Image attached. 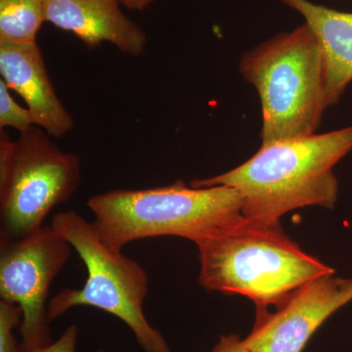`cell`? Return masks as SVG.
<instances>
[{"mask_svg": "<svg viewBox=\"0 0 352 352\" xmlns=\"http://www.w3.org/2000/svg\"><path fill=\"white\" fill-rule=\"evenodd\" d=\"M34 126L13 140L0 131V239H19L43 226L51 210L82 182L80 159Z\"/></svg>", "mask_w": 352, "mask_h": 352, "instance_id": "6", "label": "cell"}, {"mask_svg": "<svg viewBox=\"0 0 352 352\" xmlns=\"http://www.w3.org/2000/svg\"><path fill=\"white\" fill-rule=\"evenodd\" d=\"M351 151L352 126L261 145L237 168L190 185L232 187L242 197L245 219L280 221L298 208H335L339 184L333 168Z\"/></svg>", "mask_w": 352, "mask_h": 352, "instance_id": "1", "label": "cell"}, {"mask_svg": "<svg viewBox=\"0 0 352 352\" xmlns=\"http://www.w3.org/2000/svg\"><path fill=\"white\" fill-rule=\"evenodd\" d=\"M0 76L25 102L34 126L55 138L74 129L75 122L57 96L38 43H0Z\"/></svg>", "mask_w": 352, "mask_h": 352, "instance_id": "10", "label": "cell"}, {"mask_svg": "<svg viewBox=\"0 0 352 352\" xmlns=\"http://www.w3.org/2000/svg\"><path fill=\"white\" fill-rule=\"evenodd\" d=\"M199 284L242 295L256 307L277 305L296 289L335 270L302 251L280 221L242 219L197 244Z\"/></svg>", "mask_w": 352, "mask_h": 352, "instance_id": "2", "label": "cell"}, {"mask_svg": "<svg viewBox=\"0 0 352 352\" xmlns=\"http://www.w3.org/2000/svg\"><path fill=\"white\" fill-rule=\"evenodd\" d=\"M118 0H43L44 21L75 34L87 48L103 43L139 57L147 46V34L122 13Z\"/></svg>", "mask_w": 352, "mask_h": 352, "instance_id": "9", "label": "cell"}, {"mask_svg": "<svg viewBox=\"0 0 352 352\" xmlns=\"http://www.w3.org/2000/svg\"><path fill=\"white\" fill-rule=\"evenodd\" d=\"M50 226L68 241L87 270L82 288L63 289L50 298V323L74 307L98 308L124 322L145 352H170L164 336L146 318L149 279L141 264L104 244L94 222L75 210L58 212Z\"/></svg>", "mask_w": 352, "mask_h": 352, "instance_id": "5", "label": "cell"}, {"mask_svg": "<svg viewBox=\"0 0 352 352\" xmlns=\"http://www.w3.org/2000/svg\"><path fill=\"white\" fill-rule=\"evenodd\" d=\"M23 321L22 308L16 303L0 300V352H23L14 330Z\"/></svg>", "mask_w": 352, "mask_h": 352, "instance_id": "14", "label": "cell"}, {"mask_svg": "<svg viewBox=\"0 0 352 352\" xmlns=\"http://www.w3.org/2000/svg\"><path fill=\"white\" fill-rule=\"evenodd\" d=\"M122 6L127 9L135 11H143L151 6L156 0H118Z\"/></svg>", "mask_w": 352, "mask_h": 352, "instance_id": "17", "label": "cell"}, {"mask_svg": "<svg viewBox=\"0 0 352 352\" xmlns=\"http://www.w3.org/2000/svg\"><path fill=\"white\" fill-rule=\"evenodd\" d=\"M302 15L323 50L326 104L335 105L352 82V13L340 12L310 0H279Z\"/></svg>", "mask_w": 352, "mask_h": 352, "instance_id": "11", "label": "cell"}, {"mask_svg": "<svg viewBox=\"0 0 352 352\" xmlns=\"http://www.w3.org/2000/svg\"><path fill=\"white\" fill-rule=\"evenodd\" d=\"M99 237L115 251L148 238L175 236L199 244L244 219L243 199L232 187L166 186L113 189L90 197Z\"/></svg>", "mask_w": 352, "mask_h": 352, "instance_id": "3", "label": "cell"}, {"mask_svg": "<svg viewBox=\"0 0 352 352\" xmlns=\"http://www.w3.org/2000/svg\"><path fill=\"white\" fill-rule=\"evenodd\" d=\"M73 247L51 226L19 239H0V300L22 308L19 327L23 352L52 344L48 294Z\"/></svg>", "mask_w": 352, "mask_h": 352, "instance_id": "7", "label": "cell"}, {"mask_svg": "<svg viewBox=\"0 0 352 352\" xmlns=\"http://www.w3.org/2000/svg\"><path fill=\"white\" fill-rule=\"evenodd\" d=\"M241 75L261 105V145L317 133L326 104L323 50L303 23L244 53Z\"/></svg>", "mask_w": 352, "mask_h": 352, "instance_id": "4", "label": "cell"}, {"mask_svg": "<svg viewBox=\"0 0 352 352\" xmlns=\"http://www.w3.org/2000/svg\"><path fill=\"white\" fill-rule=\"evenodd\" d=\"M78 328L76 324L69 325L61 337L59 338L50 346H44L43 349H36L32 352H76L78 346ZM97 352H109L105 349H100Z\"/></svg>", "mask_w": 352, "mask_h": 352, "instance_id": "15", "label": "cell"}, {"mask_svg": "<svg viewBox=\"0 0 352 352\" xmlns=\"http://www.w3.org/2000/svg\"><path fill=\"white\" fill-rule=\"evenodd\" d=\"M34 126V119L29 109L21 107L14 100L10 89L0 78V131L6 127H12L21 133Z\"/></svg>", "mask_w": 352, "mask_h": 352, "instance_id": "13", "label": "cell"}, {"mask_svg": "<svg viewBox=\"0 0 352 352\" xmlns=\"http://www.w3.org/2000/svg\"><path fill=\"white\" fill-rule=\"evenodd\" d=\"M352 300V279L324 275L296 289L268 314L258 308L252 333L243 340L252 352H302L329 317Z\"/></svg>", "mask_w": 352, "mask_h": 352, "instance_id": "8", "label": "cell"}, {"mask_svg": "<svg viewBox=\"0 0 352 352\" xmlns=\"http://www.w3.org/2000/svg\"><path fill=\"white\" fill-rule=\"evenodd\" d=\"M212 352H252L245 347L243 340L236 335L222 337Z\"/></svg>", "mask_w": 352, "mask_h": 352, "instance_id": "16", "label": "cell"}, {"mask_svg": "<svg viewBox=\"0 0 352 352\" xmlns=\"http://www.w3.org/2000/svg\"><path fill=\"white\" fill-rule=\"evenodd\" d=\"M44 22L43 0H0V43H36Z\"/></svg>", "mask_w": 352, "mask_h": 352, "instance_id": "12", "label": "cell"}]
</instances>
